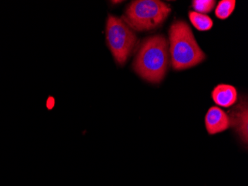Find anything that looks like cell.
I'll return each instance as SVG.
<instances>
[{
  "label": "cell",
  "mask_w": 248,
  "mask_h": 186,
  "mask_svg": "<svg viewBox=\"0 0 248 186\" xmlns=\"http://www.w3.org/2000/svg\"><path fill=\"white\" fill-rule=\"evenodd\" d=\"M235 7V0H221L216 8V16L220 19H227L232 15Z\"/></svg>",
  "instance_id": "9c48e42d"
},
{
  "label": "cell",
  "mask_w": 248,
  "mask_h": 186,
  "mask_svg": "<svg viewBox=\"0 0 248 186\" xmlns=\"http://www.w3.org/2000/svg\"><path fill=\"white\" fill-rule=\"evenodd\" d=\"M169 51L172 68L184 70L204 61L206 55L199 47L186 22L175 21L169 30Z\"/></svg>",
  "instance_id": "7a4b0ae2"
},
{
  "label": "cell",
  "mask_w": 248,
  "mask_h": 186,
  "mask_svg": "<svg viewBox=\"0 0 248 186\" xmlns=\"http://www.w3.org/2000/svg\"><path fill=\"white\" fill-rule=\"evenodd\" d=\"M169 41L164 35L145 39L133 61V69L140 78L150 83H160L170 64Z\"/></svg>",
  "instance_id": "6da1fadb"
},
{
  "label": "cell",
  "mask_w": 248,
  "mask_h": 186,
  "mask_svg": "<svg viewBox=\"0 0 248 186\" xmlns=\"http://www.w3.org/2000/svg\"><path fill=\"white\" fill-rule=\"evenodd\" d=\"M171 8L159 0L132 1L122 19L133 31L145 32L157 29L170 14Z\"/></svg>",
  "instance_id": "3957f363"
},
{
  "label": "cell",
  "mask_w": 248,
  "mask_h": 186,
  "mask_svg": "<svg viewBox=\"0 0 248 186\" xmlns=\"http://www.w3.org/2000/svg\"><path fill=\"white\" fill-rule=\"evenodd\" d=\"M229 116L224 110L218 107L209 109L205 116V126L207 132L210 135L224 132L231 127Z\"/></svg>",
  "instance_id": "5b68a950"
},
{
  "label": "cell",
  "mask_w": 248,
  "mask_h": 186,
  "mask_svg": "<svg viewBox=\"0 0 248 186\" xmlns=\"http://www.w3.org/2000/svg\"><path fill=\"white\" fill-rule=\"evenodd\" d=\"M216 2L215 0H194L192 6L197 13L205 15L213 11Z\"/></svg>",
  "instance_id": "30bf717a"
},
{
  "label": "cell",
  "mask_w": 248,
  "mask_h": 186,
  "mask_svg": "<svg viewBox=\"0 0 248 186\" xmlns=\"http://www.w3.org/2000/svg\"><path fill=\"white\" fill-rule=\"evenodd\" d=\"M212 98L217 105L230 107L237 101V90L231 85H219L212 92Z\"/></svg>",
  "instance_id": "8992f818"
},
{
  "label": "cell",
  "mask_w": 248,
  "mask_h": 186,
  "mask_svg": "<svg viewBox=\"0 0 248 186\" xmlns=\"http://www.w3.org/2000/svg\"><path fill=\"white\" fill-rule=\"evenodd\" d=\"M231 124L235 126L242 139L248 142V106L247 103H240L232 110Z\"/></svg>",
  "instance_id": "52a82bcc"
},
{
  "label": "cell",
  "mask_w": 248,
  "mask_h": 186,
  "mask_svg": "<svg viewBox=\"0 0 248 186\" xmlns=\"http://www.w3.org/2000/svg\"><path fill=\"white\" fill-rule=\"evenodd\" d=\"M189 18L193 26L200 32L209 31L213 27V20L207 15L197 13L196 11H189Z\"/></svg>",
  "instance_id": "ba28073f"
},
{
  "label": "cell",
  "mask_w": 248,
  "mask_h": 186,
  "mask_svg": "<svg viewBox=\"0 0 248 186\" xmlns=\"http://www.w3.org/2000/svg\"><path fill=\"white\" fill-rule=\"evenodd\" d=\"M106 37L108 48L117 64H126L135 50L137 36L122 18L109 15L107 21Z\"/></svg>",
  "instance_id": "277c9868"
}]
</instances>
